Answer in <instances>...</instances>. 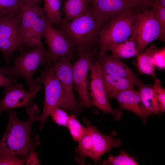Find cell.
Returning <instances> with one entry per match:
<instances>
[{
  "label": "cell",
  "instance_id": "obj_1",
  "mask_svg": "<svg viewBox=\"0 0 165 165\" xmlns=\"http://www.w3.org/2000/svg\"><path fill=\"white\" fill-rule=\"evenodd\" d=\"M28 119L18 118L14 111L8 110V126L0 141V153L27 160L39 144V137L30 136L33 122L39 115L38 106L34 104L26 107ZM27 161V160H26Z\"/></svg>",
  "mask_w": 165,
  "mask_h": 165
},
{
  "label": "cell",
  "instance_id": "obj_2",
  "mask_svg": "<svg viewBox=\"0 0 165 165\" xmlns=\"http://www.w3.org/2000/svg\"><path fill=\"white\" fill-rule=\"evenodd\" d=\"M58 29L78 51L92 48L97 43L100 27L91 8L82 15L72 20L64 19Z\"/></svg>",
  "mask_w": 165,
  "mask_h": 165
},
{
  "label": "cell",
  "instance_id": "obj_3",
  "mask_svg": "<svg viewBox=\"0 0 165 165\" xmlns=\"http://www.w3.org/2000/svg\"><path fill=\"white\" fill-rule=\"evenodd\" d=\"M11 67L0 68V73L9 77L24 78L28 83L29 90L36 94L41 86L33 76L42 64H51L48 51L45 48H35L14 58Z\"/></svg>",
  "mask_w": 165,
  "mask_h": 165
},
{
  "label": "cell",
  "instance_id": "obj_4",
  "mask_svg": "<svg viewBox=\"0 0 165 165\" xmlns=\"http://www.w3.org/2000/svg\"><path fill=\"white\" fill-rule=\"evenodd\" d=\"M40 76L36 79L39 84L45 87V98L42 112L37 118L41 130L51 111L59 108L66 111L77 113L66 96L63 86L57 77L51 64H45Z\"/></svg>",
  "mask_w": 165,
  "mask_h": 165
},
{
  "label": "cell",
  "instance_id": "obj_5",
  "mask_svg": "<svg viewBox=\"0 0 165 165\" xmlns=\"http://www.w3.org/2000/svg\"><path fill=\"white\" fill-rule=\"evenodd\" d=\"M137 10L127 11L116 16L101 27L97 42L99 58L107 52L111 45L124 42L131 37Z\"/></svg>",
  "mask_w": 165,
  "mask_h": 165
},
{
  "label": "cell",
  "instance_id": "obj_6",
  "mask_svg": "<svg viewBox=\"0 0 165 165\" xmlns=\"http://www.w3.org/2000/svg\"><path fill=\"white\" fill-rule=\"evenodd\" d=\"M160 34V26L152 8L137 12L131 36L134 38L139 53L145 50L152 42L159 39Z\"/></svg>",
  "mask_w": 165,
  "mask_h": 165
},
{
  "label": "cell",
  "instance_id": "obj_7",
  "mask_svg": "<svg viewBox=\"0 0 165 165\" xmlns=\"http://www.w3.org/2000/svg\"><path fill=\"white\" fill-rule=\"evenodd\" d=\"M78 51V58L72 64L74 84L79 95L80 106L88 108L92 105L88 90L87 75L95 53L92 49Z\"/></svg>",
  "mask_w": 165,
  "mask_h": 165
},
{
  "label": "cell",
  "instance_id": "obj_8",
  "mask_svg": "<svg viewBox=\"0 0 165 165\" xmlns=\"http://www.w3.org/2000/svg\"><path fill=\"white\" fill-rule=\"evenodd\" d=\"M90 70V81L89 94L91 98V105L101 110L104 113L110 114L115 120H119L122 115L121 109H114L109 103L99 62L92 63Z\"/></svg>",
  "mask_w": 165,
  "mask_h": 165
},
{
  "label": "cell",
  "instance_id": "obj_9",
  "mask_svg": "<svg viewBox=\"0 0 165 165\" xmlns=\"http://www.w3.org/2000/svg\"><path fill=\"white\" fill-rule=\"evenodd\" d=\"M20 13L0 18V51L8 62L22 45L19 38Z\"/></svg>",
  "mask_w": 165,
  "mask_h": 165
},
{
  "label": "cell",
  "instance_id": "obj_10",
  "mask_svg": "<svg viewBox=\"0 0 165 165\" xmlns=\"http://www.w3.org/2000/svg\"><path fill=\"white\" fill-rule=\"evenodd\" d=\"M43 37L48 47V55L51 63L63 57L71 60L73 59L75 48L72 44L63 33L48 23Z\"/></svg>",
  "mask_w": 165,
  "mask_h": 165
},
{
  "label": "cell",
  "instance_id": "obj_11",
  "mask_svg": "<svg viewBox=\"0 0 165 165\" xmlns=\"http://www.w3.org/2000/svg\"><path fill=\"white\" fill-rule=\"evenodd\" d=\"M90 4L100 28L112 18L136 9L128 0H92Z\"/></svg>",
  "mask_w": 165,
  "mask_h": 165
},
{
  "label": "cell",
  "instance_id": "obj_12",
  "mask_svg": "<svg viewBox=\"0 0 165 165\" xmlns=\"http://www.w3.org/2000/svg\"><path fill=\"white\" fill-rule=\"evenodd\" d=\"M83 121L88 129L91 137V151L90 158L96 164L100 162L101 158L105 153L110 152L113 147H119L121 141L114 138L115 133L105 135L101 134L95 127L86 119L83 118Z\"/></svg>",
  "mask_w": 165,
  "mask_h": 165
},
{
  "label": "cell",
  "instance_id": "obj_13",
  "mask_svg": "<svg viewBox=\"0 0 165 165\" xmlns=\"http://www.w3.org/2000/svg\"><path fill=\"white\" fill-rule=\"evenodd\" d=\"M71 60L67 57H62L52 63L51 66L61 84L66 96L77 114L80 106L74 94L72 65Z\"/></svg>",
  "mask_w": 165,
  "mask_h": 165
},
{
  "label": "cell",
  "instance_id": "obj_14",
  "mask_svg": "<svg viewBox=\"0 0 165 165\" xmlns=\"http://www.w3.org/2000/svg\"><path fill=\"white\" fill-rule=\"evenodd\" d=\"M4 97L0 100V115L5 110H10L33 105V99L36 94L30 90L25 91L22 85L13 87L4 92Z\"/></svg>",
  "mask_w": 165,
  "mask_h": 165
},
{
  "label": "cell",
  "instance_id": "obj_15",
  "mask_svg": "<svg viewBox=\"0 0 165 165\" xmlns=\"http://www.w3.org/2000/svg\"><path fill=\"white\" fill-rule=\"evenodd\" d=\"M43 11L39 4L27 5L21 2L19 38L22 45L31 47V31L34 21L38 15Z\"/></svg>",
  "mask_w": 165,
  "mask_h": 165
},
{
  "label": "cell",
  "instance_id": "obj_16",
  "mask_svg": "<svg viewBox=\"0 0 165 165\" xmlns=\"http://www.w3.org/2000/svg\"><path fill=\"white\" fill-rule=\"evenodd\" d=\"M102 72L105 73L132 80L139 84L142 82L132 71L120 58L106 53L99 58Z\"/></svg>",
  "mask_w": 165,
  "mask_h": 165
},
{
  "label": "cell",
  "instance_id": "obj_17",
  "mask_svg": "<svg viewBox=\"0 0 165 165\" xmlns=\"http://www.w3.org/2000/svg\"><path fill=\"white\" fill-rule=\"evenodd\" d=\"M118 102L121 109L130 111L140 117L145 124L147 118L150 115L144 106L138 91L134 88L122 91L114 97Z\"/></svg>",
  "mask_w": 165,
  "mask_h": 165
},
{
  "label": "cell",
  "instance_id": "obj_18",
  "mask_svg": "<svg viewBox=\"0 0 165 165\" xmlns=\"http://www.w3.org/2000/svg\"><path fill=\"white\" fill-rule=\"evenodd\" d=\"M105 90L108 99L113 98L117 94L134 88L138 84L130 79L108 74L102 72Z\"/></svg>",
  "mask_w": 165,
  "mask_h": 165
},
{
  "label": "cell",
  "instance_id": "obj_19",
  "mask_svg": "<svg viewBox=\"0 0 165 165\" xmlns=\"http://www.w3.org/2000/svg\"><path fill=\"white\" fill-rule=\"evenodd\" d=\"M138 92L142 103L150 115H159L160 112L159 104L151 86L140 83Z\"/></svg>",
  "mask_w": 165,
  "mask_h": 165
},
{
  "label": "cell",
  "instance_id": "obj_20",
  "mask_svg": "<svg viewBox=\"0 0 165 165\" xmlns=\"http://www.w3.org/2000/svg\"><path fill=\"white\" fill-rule=\"evenodd\" d=\"M156 49L154 45H152L137 56V66L140 73L150 75L154 79L156 78V66L153 55Z\"/></svg>",
  "mask_w": 165,
  "mask_h": 165
},
{
  "label": "cell",
  "instance_id": "obj_21",
  "mask_svg": "<svg viewBox=\"0 0 165 165\" xmlns=\"http://www.w3.org/2000/svg\"><path fill=\"white\" fill-rule=\"evenodd\" d=\"M91 8L90 0H66L62 9L64 19L70 21L82 15Z\"/></svg>",
  "mask_w": 165,
  "mask_h": 165
},
{
  "label": "cell",
  "instance_id": "obj_22",
  "mask_svg": "<svg viewBox=\"0 0 165 165\" xmlns=\"http://www.w3.org/2000/svg\"><path fill=\"white\" fill-rule=\"evenodd\" d=\"M108 51L119 58H130L139 54L134 38L132 36L124 42L111 45L108 48Z\"/></svg>",
  "mask_w": 165,
  "mask_h": 165
},
{
  "label": "cell",
  "instance_id": "obj_23",
  "mask_svg": "<svg viewBox=\"0 0 165 165\" xmlns=\"http://www.w3.org/2000/svg\"><path fill=\"white\" fill-rule=\"evenodd\" d=\"M48 22L44 11L36 17L31 31V47L45 48L42 42Z\"/></svg>",
  "mask_w": 165,
  "mask_h": 165
},
{
  "label": "cell",
  "instance_id": "obj_24",
  "mask_svg": "<svg viewBox=\"0 0 165 165\" xmlns=\"http://www.w3.org/2000/svg\"><path fill=\"white\" fill-rule=\"evenodd\" d=\"M61 0H44L43 9L47 21L50 24L58 25L61 21Z\"/></svg>",
  "mask_w": 165,
  "mask_h": 165
},
{
  "label": "cell",
  "instance_id": "obj_25",
  "mask_svg": "<svg viewBox=\"0 0 165 165\" xmlns=\"http://www.w3.org/2000/svg\"><path fill=\"white\" fill-rule=\"evenodd\" d=\"M86 128V132L78 141V145L76 149V160L82 165L85 163V157H90L91 148L90 133L87 128Z\"/></svg>",
  "mask_w": 165,
  "mask_h": 165
},
{
  "label": "cell",
  "instance_id": "obj_26",
  "mask_svg": "<svg viewBox=\"0 0 165 165\" xmlns=\"http://www.w3.org/2000/svg\"><path fill=\"white\" fill-rule=\"evenodd\" d=\"M73 139L78 141L85 134L86 128L83 126L77 118L76 115L69 116L66 127Z\"/></svg>",
  "mask_w": 165,
  "mask_h": 165
},
{
  "label": "cell",
  "instance_id": "obj_27",
  "mask_svg": "<svg viewBox=\"0 0 165 165\" xmlns=\"http://www.w3.org/2000/svg\"><path fill=\"white\" fill-rule=\"evenodd\" d=\"M20 9L19 0H0V18L19 14Z\"/></svg>",
  "mask_w": 165,
  "mask_h": 165
},
{
  "label": "cell",
  "instance_id": "obj_28",
  "mask_svg": "<svg viewBox=\"0 0 165 165\" xmlns=\"http://www.w3.org/2000/svg\"><path fill=\"white\" fill-rule=\"evenodd\" d=\"M105 165H138V164L133 157L122 151L119 155L114 156L110 154L107 160L103 161Z\"/></svg>",
  "mask_w": 165,
  "mask_h": 165
},
{
  "label": "cell",
  "instance_id": "obj_29",
  "mask_svg": "<svg viewBox=\"0 0 165 165\" xmlns=\"http://www.w3.org/2000/svg\"><path fill=\"white\" fill-rule=\"evenodd\" d=\"M151 7L155 11L160 27L159 39L164 41L165 38V7L156 1L152 2Z\"/></svg>",
  "mask_w": 165,
  "mask_h": 165
},
{
  "label": "cell",
  "instance_id": "obj_30",
  "mask_svg": "<svg viewBox=\"0 0 165 165\" xmlns=\"http://www.w3.org/2000/svg\"><path fill=\"white\" fill-rule=\"evenodd\" d=\"M153 84L151 86L153 90L159 104L161 113L165 111V90L161 85L160 79H154Z\"/></svg>",
  "mask_w": 165,
  "mask_h": 165
},
{
  "label": "cell",
  "instance_id": "obj_31",
  "mask_svg": "<svg viewBox=\"0 0 165 165\" xmlns=\"http://www.w3.org/2000/svg\"><path fill=\"white\" fill-rule=\"evenodd\" d=\"M50 116L58 125L66 127L69 116L64 110L59 108H55L51 111Z\"/></svg>",
  "mask_w": 165,
  "mask_h": 165
},
{
  "label": "cell",
  "instance_id": "obj_32",
  "mask_svg": "<svg viewBox=\"0 0 165 165\" xmlns=\"http://www.w3.org/2000/svg\"><path fill=\"white\" fill-rule=\"evenodd\" d=\"M154 63L157 68L161 69L165 68V48L157 49L153 55Z\"/></svg>",
  "mask_w": 165,
  "mask_h": 165
},
{
  "label": "cell",
  "instance_id": "obj_33",
  "mask_svg": "<svg viewBox=\"0 0 165 165\" xmlns=\"http://www.w3.org/2000/svg\"><path fill=\"white\" fill-rule=\"evenodd\" d=\"M26 160L0 153V165H24Z\"/></svg>",
  "mask_w": 165,
  "mask_h": 165
},
{
  "label": "cell",
  "instance_id": "obj_34",
  "mask_svg": "<svg viewBox=\"0 0 165 165\" xmlns=\"http://www.w3.org/2000/svg\"><path fill=\"white\" fill-rule=\"evenodd\" d=\"M17 79L6 77L0 73V86L4 87L6 91L15 86L22 85L16 82Z\"/></svg>",
  "mask_w": 165,
  "mask_h": 165
},
{
  "label": "cell",
  "instance_id": "obj_35",
  "mask_svg": "<svg viewBox=\"0 0 165 165\" xmlns=\"http://www.w3.org/2000/svg\"><path fill=\"white\" fill-rule=\"evenodd\" d=\"M136 9L141 11H144L152 8V0H128Z\"/></svg>",
  "mask_w": 165,
  "mask_h": 165
},
{
  "label": "cell",
  "instance_id": "obj_36",
  "mask_svg": "<svg viewBox=\"0 0 165 165\" xmlns=\"http://www.w3.org/2000/svg\"><path fill=\"white\" fill-rule=\"evenodd\" d=\"M22 3L27 5L39 4L40 0H19Z\"/></svg>",
  "mask_w": 165,
  "mask_h": 165
},
{
  "label": "cell",
  "instance_id": "obj_37",
  "mask_svg": "<svg viewBox=\"0 0 165 165\" xmlns=\"http://www.w3.org/2000/svg\"><path fill=\"white\" fill-rule=\"evenodd\" d=\"M92 0H90V2H91V1H92Z\"/></svg>",
  "mask_w": 165,
  "mask_h": 165
},
{
  "label": "cell",
  "instance_id": "obj_38",
  "mask_svg": "<svg viewBox=\"0 0 165 165\" xmlns=\"http://www.w3.org/2000/svg\"><path fill=\"white\" fill-rule=\"evenodd\" d=\"M152 0V2H153V0Z\"/></svg>",
  "mask_w": 165,
  "mask_h": 165
}]
</instances>
